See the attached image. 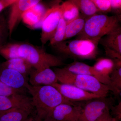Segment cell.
Masks as SVG:
<instances>
[{
	"label": "cell",
	"mask_w": 121,
	"mask_h": 121,
	"mask_svg": "<svg viewBox=\"0 0 121 121\" xmlns=\"http://www.w3.org/2000/svg\"><path fill=\"white\" fill-rule=\"evenodd\" d=\"M26 88L31 95L32 103L35 110L34 116L37 120L51 117L54 109L60 104H79L66 99L56 88L50 85L33 86L28 83Z\"/></svg>",
	"instance_id": "cell-1"
},
{
	"label": "cell",
	"mask_w": 121,
	"mask_h": 121,
	"mask_svg": "<svg viewBox=\"0 0 121 121\" xmlns=\"http://www.w3.org/2000/svg\"><path fill=\"white\" fill-rule=\"evenodd\" d=\"M54 71L60 83L75 86L101 97H107L111 91L109 86L102 83L91 76L74 73L64 68H55Z\"/></svg>",
	"instance_id": "cell-2"
},
{
	"label": "cell",
	"mask_w": 121,
	"mask_h": 121,
	"mask_svg": "<svg viewBox=\"0 0 121 121\" xmlns=\"http://www.w3.org/2000/svg\"><path fill=\"white\" fill-rule=\"evenodd\" d=\"M101 39H77L65 40L52 46L58 52L69 58L79 59L93 60L98 54Z\"/></svg>",
	"instance_id": "cell-3"
},
{
	"label": "cell",
	"mask_w": 121,
	"mask_h": 121,
	"mask_svg": "<svg viewBox=\"0 0 121 121\" xmlns=\"http://www.w3.org/2000/svg\"><path fill=\"white\" fill-rule=\"evenodd\" d=\"M121 15L95 14L86 20L77 39H101L120 26Z\"/></svg>",
	"instance_id": "cell-4"
},
{
	"label": "cell",
	"mask_w": 121,
	"mask_h": 121,
	"mask_svg": "<svg viewBox=\"0 0 121 121\" xmlns=\"http://www.w3.org/2000/svg\"><path fill=\"white\" fill-rule=\"evenodd\" d=\"M18 52L20 57L26 60L37 70L59 67L64 64L60 56L48 53L43 48L31 44L20 43Z\"/></svg>",
	"instance_id": "cell-5"
},
{
	"label": "cell",
	"mask_w": 121,
	"mask_h": 121,
	"mask_svg": "<svg viewBox=\"0 0 121 121\" xmlns=\"http://www.w3.org/2000/svg\"><path fill=\"white\" fill-rule=\"evenodd\" d=\"M114 99L110 97H100L87 101L84 104L78 121H95L108 109L110 110Z\"/></svg>",
	"instance_id": "cell-6"
},
{
	"label": "cell",
	"mask_w": 121,
	"mask_h": 121,
	"mask_svg": "<svg viewBox=\"0 0 121 121\" xmlns=\"http://www.w3.org/2000/svg\"><path fill=\"white\" fill-rule=\"evenodd\" d=\"M62 3L52 5L47 9L44 15L41 23L40 37L43 45H45L52 38L62 16Z\"/></svg>",
	"instance_id": "cell-7"
},
{
	"label": "cell",
	"mask_w": 121,
	"mask_h": 121,
	"mask_svg": "<svg viewBox=\"0 0 121 121\" xmlns=\"http://www.w3.org/2000/svg\"><path fill=\"white\" fill-rule=\"evenodd\" d=\"M56 88L66 99L72 102L87 101L101 97L94 93H91L71 84L56 82L51 85Z\"/></svg>",
	"instance_id": "cell-8"
},
{
	"label": "cell",
	"mask_w": 121,
	"mask_h": 121,
	"mask_svg": "<svg viewBox=\"0 0 121 121\" xmlns=\"http://www.w3.org/2000/svg\"><path fill=\"white\" fill-rule=\"evenodd\" d=\"M41 0H17L12 5L7 20L9 36H11L13 30L20 21L25 12L40 3Z\"/></svg>",
	"instance_id": "cell-9"
},
{
	"label": "cell",
	"mask_w": 121,
	"mask_h": 121,
	"mask_svg": "<svg viewBox=\"0 0 121 121\" xmlns=\"http://www.w3.org/2000/svg\"><path fill=\"white\" fill-rule=\"evenodd\" d=\"M83 104H60L54 109L51 117L57 121H78Z\"/></svg>",
	"instance_id": "cell-10"
},
{
	"label": "cell",
	"mask_w": 121,
	"mask_h": 121,
	"mask_svg": "<svg viewBox=\"0 0 121 121\" xmlns=\"http://www.w3.org/2000/svg\"><path fill=\"white\" fill-rule=\"evenodd\" d=\"M31 102L0 111V121H24L33 113Z\"/></svg>",
	"instance_id": "cell-11"
},
{
	"label": "cell",
	"mask_w": 121,
	"mask_h": 121,
	"mask_svg": "<svg viewBox=\"0 0 121 121\" xmlns=\"http://www.w3.org/2000/svg\"><path fill=\"white\" fill-rule=\"evenodd\" d=\"M29 76V81L32 86H51L58 82L56 74L50 68L41 70L34 68Z\"/></svg>",
	"instance_id": "cell-12"
},
{
	"label": "cell",
	"mask_w": 121,
	"mask_h": 121,
	"mask_svg": "<svg viewBox=\"0 0 121 121\" xmlns=\"http://www.w3.org/2000/svg\"><path fill=\"white\" fill-rule=\"evenodd\" d=\"M2 68L0 71V82L15 89H26L28 83L27 77L14 70Z\"/></svg>",
	"instance_id": "cell-13"
},
{
	"label": "cell",
	"mask_w": 121,
	"mask_h": 121,
	"mask_svg": "<svg viewBox=\"0 0 121 121\" xmlns=\"http://www.w3.org/2000/svg\"><path fill=\"white\" fill-rule=\"evenodd\" d=\"M66 70L74 73L82 74L91 76L99 80L103 84L109 86L110 78L99 73L91 66L82 62L75 61L64 67Z\"/></svg>",
	"instance_id": "cell-14"
},
{
	"label": "cell",
	"mask_w": 121,
	"mask_h": 121,
	"mask_svg": "<svg viewBox=\"0 0 121 121\" xmlns=\"http://www.w3.org/2000/svg\"><path fill=\"white\" fill-rule=\"evenodd\" d=\"M47 9L43 5L39 3L25 12L21 20L32 28L41 27L42 20Z\"/></svg>",
	"instance_id": "cell-15"
},
{
	"label": "cell",
	"mask_w": 121,
	"mask_h": 121,
	"mask_svg": "<svg viewBox=\"0 0 121 121\" xmlns=\"http://www.w3.org/2000/svg\"><path fill=\"white\" fill-rule=\"evenodd\" d=\"M99 43L104 48L110 49L121 54V26L101 38Z\"/></svg>",
	"instance_id": "cell-16"
},
{
	"label": "cell",
	"mask_w": 121,
	"mask_h": 121,
	"mask_svg": "<svg viewBox=\"0 0 121 121\" xmlns=\"http://www.w3.org/2000/svg\"><path fill=\"white\" fill-rule=\"evenodd\" d=\"M31 97L24 94H17L9 96H0V111L31 102Z\"/></svg>",
	"instance_id": "cell-17"
},
{
	"label": "cell",
	"mask_w": 121,
	"mask_h": 121,
	"mask_svg": "<svg viewBox=\"0 0 121 121\" xmlns=\"http://www.w3.org/2000/svg\"><path fill=\"white\" fill-rule=\"evenodd\" d=\"M2 68L14 70L27 77L34 69L28 62L21 57L7 60L1 64Z\"/></svg>",
	"instance_id": "cell-18"
},
{
	"label": "cell",
	"mask_w": 121,
	"mask_h": 121,
	"mask_svg": "<svg viewBox=\"0 0 121 121\" xmlns=\"http://www.w3.org/2000/svg\"><path fill=\"white\" fill-rule=\"evenodd\" d=\"M86 19L80 15L78 17L67 23L64 41L78 35L84 28Z\"/></svg>",
	"instance_id": "cell-19"
},
{
	"label": "cell",
	"mask_w": 121,
	"mask_h": 121,
	"mask_svg": "<svg viewBox=\"0 0 121 121\" xmlns=\"http://www.w3.org/2000/svg\"><path fill=\"white\" fill-rule=\"evenodd\" d=\"M78 7L82 16L87 19L97 14L98 11L91 0H70Z\"/></svg>",
	"instance_id": "cell-20"
},
{
	"label": "cell",
	"mask_w": 121,
	"mask_h": 121,
	"mask_svg": "<svg viewBox=\"0 0 121 121\" xmlns=\"http://www.w3.org/2000/svg\"><path fill=\"white\" fill-rule=\"evenodd\" d=\"M93 67L99 73L109 78L115 68L113 59L104 58L98 59Z\"/></svg>",
	"instance_id": "cell-21"
},
{
	"label": "cell",
	"mask_w": 121,
	"mask_h": 121,
	"mask_svg": "<svg viewBox=\"0 0 121 121\" xmlns=\"http://www.w3.org/2000/svg\"><path fill=\"white\" fill-rule=\"evenodd\" d=\"M62 17L67 23L70 22L80 16L78 7L70 0L62 3Z\"/></svg>",
	"instance_id": "cell-22"
},
{
	"label": "cell",
	"mask_w": 121,
	"mask_h": 121,
	"mask_svg": "<svg viewBox=\"0 0 121 121\" xmlns=\"http://www.w3.org/2000/svg\"><path fill=\"white\" fill-rule=\"evenodd\" d=\"M20 43L5 44L0 47V55L7 60L20 57L18 50Z\"/></svg>",
	"instance_id": "cell-23"
},
{
	"label": "cell",
	"mask_w": 121,
	"mask_h": 121,
	"mask_svg": "<svg viewBox=\"0 0 121 121\" xmlns=\"http://www.w3.org/2000/svg\"><path fill=\"white\" fill-rule=\"evenodd\" d=\"M66 24V21L62 16L54 35L49 41L50 45L52 47L64 41Z\"/></svg>",
	"instance_id": "cell-24"
},
{
	"label": "cell",
	"mask_w": 121,
	"mask_h": 121,
	"mask_svg": "<svg viewBox=\"0 0 121 121\" xmlns=\"http://www.w3.org/2000/svg\"><path fill=\"white\" fill-rule=\"evenodd\" d=\"M111 91L117 96H121V68H115L110 75Z\"/></svg>",
	"instance_id": "cell-25"
},
{
	"label": "cell",
	"mask_w": 121,
	"mask_h": 121,
	"mask_svg": "<svg viewBox=\"0 0 121 121\" xmlns=\"http://www.w3.org/2000/svg\"><path fill=\"white\" fill-rule=\"evenodd\" d=\"M8 35L9 33L7 20L4 15L0 14V47L5 44Z\"/></svg>",
	"instance_id": "cell-26"
},
{
	"label": "cell",
	"mask_w": 121,
	"mask_h": 121,
	"mask_svg": "<svg viewBox=\"0 0 121 121\" xmlns=\"http://www.w3.org/2000/svg\"><path fill=\"white\" fill-rule=\"evenodd\" d=\"M24 92V89H15L0 81V96H9L17 94H23Z\"/></svg>",
	"instance_id": "cell-27"
},
{
	"label": "cell",
	"mask_w": 121,
	"mask_h": 121,
	"mask_svg": "<svg viewBox=\"0 0 121 121\" xmlns=\"http://www.w3.org/2000/svg\"><path fill=\"white\" fill-rule=\"evenodd\" d=\"M99 11L109 12L111 11L110 0H91Z\"/></svg>",
	"instance_id": "cell-28"
},
{
	"label": "cell",
	"mask_w": 121,
	"mask_h": 121,
	"mask_svg": "<svg viewBox=\"0 0 121 121\" xmlns=\"http://www.w3.org/2000/svg\"><path fill=\"white\" fill-rule=\"evenodd\" d=\"M111 115L117 121H121V102H119L118 104L115 106L113 105L111 107Z\"/></svg>",
	"instance_id": "cell-29"
},
{
	"label": "cell",
	"mask_w": 121,
	"mask_h": 121,
	"mask_svg": "<svg viewBox=\"0 0 121 121\" xmlns=\"http://www.w3.org/2000/svg\"><path fill=\"white\" fill-rule=\"evenodd\" d=\"M110 110L106 111L95 121H117L111 114Z\"/></svg>",
	"instance_id": "cell-30"
},
{
	"label": "cell",
	"mask_w": 121,
	"mask_h": 121,
	"mask_svg": "<svg viewBox=\"0 0 121 121\" xmlns=\"http://www.w3.org/2000/svg\"><path fill=\"white\" fill-rule=\"evenodd\" d=\"M111 11L112 9L117 11L119 14H121V0H110Z\"/></svg>",
	"instance_id": "cell-31"
},
{
	"label": "cell",
	"mask_w": 121,
	"mask_h": 121,
	"mask_svg": "<svg viewBox=\"0 0 121 121\" xmlns=\"http://www.w3.org/2000/svg\"><path fill=\"white\" fill-rule=\"evenodd\" d=\"M17 0H0V13L5 9L11 6Z\"/></svg>",
	"instance_id": "cell-32"
},
{
	"label": "cell",
	"mask_w": 121,
	"mask_h": 121,
	"mask_svg": "<svg viewBox=\"0 0 121 121\" xmlns=\"http://www.w3.org/2000/svg\"><path fill=\"white\" fill-rule=\"evenodd\" d=\"M24 121H37V120L35 118L34 115H30L27 118L24 120Z\"/></svg>",
	"instance_id": "cell-33"
},
{
	"label": "cell",
	"mask_w": 121,
	"mask_h": 121,
	"mask_svg": "<svg viewBox=\"0 0 121 121\" xmlns=\"http://www.w3.org/2000/svg\"><path fill=\"white\" fill-rule=\"evenodd\" d=\"M37 121H57L51 117L46 118L45 119L42 120H37Z\"/></svg>",
	"instance_id": "cell-34"
}]
</instances>
